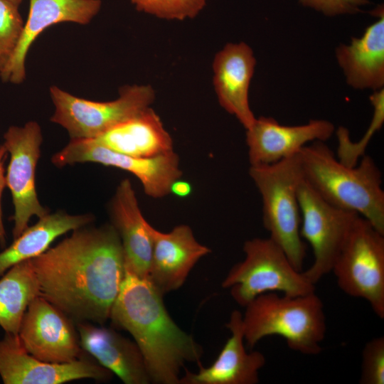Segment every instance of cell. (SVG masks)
<instances>
[{
	"label": "cell",
	"instance_id": "cell-29",
	"mask_svg": "<svg viewBox=\"0 0 384 384\" xmlns=\"http://www.w3.org/2000/svg\"><path fill=\"white\" fill-rule=\"evenodd\" d=\"M306 6L321 11L331 16L344 14H355L361 11L360 6L369 4L368 0H299Z\"/></svg>",
	"mask_w": 384,
	"mask_h": 384
},
{
	"label": "cell",
	"instance_id": "cell-3",
	"mask_svg": "<svg viewBox=\"0 0 384 384\" xmlns=\"http://www.w3.org/2000/svg\"><path fill=\"white\" fill-rule=\"evenodd\" d=\"M324 142H311L298 154L303 178L326 202L358 214L384 233V191L379 167L366 154L355 166H346Z\"/></svg>",
	"mask_w": 384,
	"mask_h": 384
},
{
	"label": "cell",
	"instance_id": "cell-21",
	"mask_svg": "<svg viewBox=\"0 0 384 384\" xmlns=\"http://www.w3.org/2000/svg\"><path fill=\"white\" fill-rule=\"evenodd\" d=\"M378 20L368 26L360 38L349 45L341 44L336 57L347 83L355 89H373L384 85V12L383 5L372 11Z\"/></svg>",
	"mask_w": 384,
	"mask_h": 384
},
{
	"label": "cell",
	"instance_id": "cell-24",
	"mask_svg": "<svg viewBox=\"0 0 384 384\" xmlns=\"http://www.w3.org/2000/svg\"><path fill=\"white\" fill-rule=\"evenodd\" d=\"M40 286L30 260L9 268L0 279V326L17 335L30 303L40 296Z\"/></svg>",
	"mask_w": 384,
	"mask_h": 384
},
{
	"label": "cell",
	"instance_id": "cell-16",
	"mask_svg": "<svg viewBox=\"0 0 384 384\" xmlns=\"http://www.w3.org/2000/svg\"><path fill=\"white\" fill-rule=\"evenodd\" d=\"M152 255L148 279L162 294L185 282L198 261L210 252L195 238L191 228L180 225L169 233L151 227Z\"/></svg>",
	"mask_w": 384,
	"mask_h": 384
},
{
	"label": "cell",
	"instance_id": "cell-6",
	"mask_svg": "<svg viewBox=\"0 0 384 384\" xmlns=\"http://www.w3.org/2000/svg\"><path fill=\"white\" fill-rule=\"evenodd\" d=\"M243 251L244 260L230 270L222 282L239 305L245 307L259 295L269 292L289 296L315 292V284L293 266L270 238L248 240Z\"/></svg>",
	"mask_w": 384,
	"mask_h": 384
},
{
	"label": "cell",
	"instance_id": "cell-2",
	"mask_svg": "<svg viewBox=\"0 0 384 384\" xmlns=\"http://www.w3.org/2000/svg\"><path fill=\"white\" fill-rule=\"evenodd\" d=\"M163 296L146 277L125 267L110 315L113 326L129 333L140 349L151 383L179 384L186 362L201 364L203 348L169 314Z\"/></svg>",
	"mask_w": 384,
	"mask_h": 384
},
{
	"label": "cell",
	"instance_id": "cell-1",
	"mask_svg": "<svg viewBox=\"0 0 384 384\" xmlns=\"http://www.w3.org/2000/svg\"><path fill=\"white\" fill-rule=\"evenodd\" d=\"M30 261L41 296L75 324L102 325L110 319L125 275L122 242L112 224L76 229Z\"/></svg>",
	"mask_w": 384,
	"mask_h": 384
},
{
	"label": "cell",
	"instance_id": "cell-26",
	"mask_svg": "<svg viewBox=\"0 0 384 384\" xmlns=\"http://www.w3.org/2000/svg\"><path fill=\"white\" fill-rule=\"evenodd\" d=\"M18 6L12 1L0 0V75L7 68L23 29Z\"/></svg>",
	"mask_w": 384,
	"mask_h": 384
},
{
	"label": "cell",
	"instance_id": "cell-10",
	"mask_svg": "<svg viewBox=\"0 0 384 384\" xmlns=\"http://www.w3.org/2000/svg\"><path fill=\"white\" fill-rule=\"evenodd\" d=\"M42 141L41 127L33 121L23 127L11 126L4 134L3 144L10 154L6 182L14 208L12 217L14 239L28 227L31 217L40 218L48 213L38 200L35 183Z\"/></svg>",
	"mask_w": 384,
	"mask_h": 384
},
{
	"label": "cell",
	"instance_id": "cell-14",
	"mask_svg": "<svg viewBox=\"0 0 384 384\" xmlns=\"http://www.w3.org/2000/svg\"><path fill=\"white\" fill-rule=\"evenodd\" d=\"M334 132V125L325 119L286 126L272 117L261 116L246 129L250 164H271L295 156L309 142H326Z\"/></svg>",
	"mask_w": 384,
	"mask_h": 384
},
{
	"label": "cell",
	"instance_id": "cell-13",
	"mask_svg": "<svg viewBox=\"0 0 384 384\" xmlns=\"http://www.w3.org/2000/svg\"><path fill=\"white\" fill-rule=\"evenodd\" d=\"M112 375L85 355L70 363H49L31 355L18 334L5 333L0 340V377L4 384H62L84 378L105 382Z\"/></svg>",
	"mask_w": 384,
	"mask_h": 384
},
{
	"label": "cell",
	"instance_id": "cell-23",
	"mask_svg": "<svg viewBox=\"0 0 384 384\" xmlns=\"http://www.w3.org/2000/svg\"><path fill=\"white\" fill-rule=\"evenodd\" d=\"M93 220L91 214L70 215L62 210L40 218L0 252V276L14 265L44 252L59 236L87 226Z\"/></svg>",
	"mask_w": 384,
	"mask_h": 384
},
{
	"label": "cell",
	"instance_id": "cell-19",
	"mask_svg": "<svg viewBox=\"0 0 384 384\" xmlns=\"http://www.w3.org/2000/svg\"><path fill=\"white\" fill-rule=\"evenodd\" d=\"M81 347L125 384L151 383L143 356L134 341L91 322L75 324Z\"/></svg>",
	"mask_w": 384,
	"mask_h": 384
},
{
	"label": "cell",
	"instance_id": "cell-18",
	"mask_svg": "<svg viewBox=\"0 0 384 384\" xmlns=\"http://www.w3.org/2000/svg\"><path fill=\"white\" fill-rule=\"evenodd\" d=\"M226 327L230 331L216 360L208 368L199 364L198 373L185 370L179 384H256L265 364L262 353L247 352L245 346L242 314L234 310Z\"/></svg>",
	"mask_w": 384,
	"mask_h": 384
},
{
	"label": "cell",
	"instance_id": "cell-32",
	"mask_svg": "<svg viewBox=\"0 0 384 384\" xmlns=\"http://www.w3.org/2000/svg\"><path fill=\"white\" fill-rule=\"evenodd\" d=\"M10 1H14V3H16V4H18V5H20L23 0H10Z\"/></svg>",
	"mask_w": 384,
	"mask_h": 384
},
{
	"label": "cell",
	"instance_id": "cell-20",
	"mask_svg": "<svg viewBox=\"0 0 384 384\" xmlns=\"http://www.w3.org/2000/svg\"><path fill=\"white\" fill-rule=\"evenodd\" d=\"M112 225L122 245L125 267L148 278L151 255V225L144 218L130 181L122 180L111 203Z\"/></svg>",
	"mask_w": 384,
	"mask_h": 384
},
{
	"label": "cell",
	"instance_id": "cell-25",
	"mask_svg": "<svg viewBox=\"0 0 384 384\" xmlns=\"http://www.w3.org/2000/svg\"><path fill=\"white\" fill-rule=\"evenodd\" d=\"M373 106V116L371 122L362 138L358 142H352L348 130L339 127L336 132L338 148L336 156L338 160L348 166H355L366 155V148L370 141L382 127L384 122V90H375L370 97Z\"/></svg>",
	"mask_w": 384,
	"mask_h": 384
},
{
	"label": "cell",
	"instance_id": "cell-31",
	"mask_svg": "<svg viewBox=\"0 0 384 384\" xmlns=\"http://www.w3.org/2000/svg\"><path fill=\"white\" fill-rule=\"evenodd\" d=\"M191 191V185L188 181L181 180L180 178L176 179L171 183L169 191L170 193L181 198L188 196Z\"/></svg>",
	"mask_w": 384,
	"mask_h": 384
},
{
	"label": "cell",
	"instance_id": "cell-9",
	"mask_svg": "<svg viewBox=\"0 0 384 384\" xmlns=\"http://www.w3.org/2000/svg\"><path fill=\"white\" fill-rule=\"evenodd\" d=\"M297 196L300 235L309 244L314 255L311 265L302 272L316 285L331 271L338 252L360 215L329 203L303 178L297 187Z\"/></svg>",
	"mask_w": 384,
	"mask_h": 384
},
{
	"label": "cell",
	"instance_id": "cell-11",
	"mask_svg": "<svg viewBox=\"0 0 384 384\" xmlns=\"http://www.w3.org/2000/svg\"><path fill=\"white\" fill-rule=\"evenodd\" d=\"M51 161L58 167L94 162L127 171L139 180L145 193L154 198L170 193L171 183L182 175L179 158L174 150L150 157H134L113 151L89 139H71L52 156Z\"/></svg>",
	"mask_w": 384,
	"mask_h": 384
},
{
	"label": "cell",
	"instance_id": "cell-7",
	"mask_svg": "<svg viewBox=\"0 0 384 384\" xmlns=\"http://www.w3.org/2000/svg\"><path fill=\"white\" fill-rule=\"evenodd\" d=\"M331 272L344 293L366 300L380 319L384 318V233L359 216Z\"/></svg>",
	"mask_w": 384,
	"mask_h": 384
},
{
	"label": "cell",
	"instance_id": "cell-28",
	"mask_svg": "<svg viewBox=\"0 0 384 384\" xmlns=\"http://www.w3.org/2000/svg\"><path fill=\"white\" fill-rule=\"evenodd\" d=\"M361 384L384 383V337L368 341L362 351Z\"/></svg>",
	"mask_w": 384,
	"mask_h": 384
},
{
	"label": "cell",
	"instance_id": "cell-12",
	"mask_svg": "<svg viewBox=\"0 0 384 384\" xmlns=\"http://www.w3.org/2000/svg\"><path fill=\"white\" fill-rule=\"evenodd\" d=\"M18 336L31 355L46 362L70 363L85 355L75 322L41 295L28 305Z\"/></svg>",
	"mask_w": 384,
	"mask_h": 384
},
{
	"label": "cell",
	"instance_id": "cell-17",
	"mask_svg": "<svg viewBox=\"0 0 384 384\" xmlns=\"http://www.w3.org/2000/svg\"><path fill=\"white\" fill-rule=\"evenodd\" d=\"M255 65L252 50L242 42L226 44L213 62V85L218 102L245 129L256 119L248 97Z\"/></svg>",
	"mask_w": 384,
	"mask_h": 384
},
{
	"label": "cell",
	"instance_id": "cell-27",
	"mask_svg": "<svg viewBox=\"0 0 384 384\" xmlns=\"http://www.w3.org/2000/svg\"><path fill=\"white\" fill-rule=\"evenodd\" d=\"M136 9L167 20H184L197 16L206 0H130Z\"/></svg>",
	"mask_w": 384,
	"mask_h": 384
},
{
	"label": "cell",
	"instance_id": "cell-8",
	"mask_svg": "<svg viewBox=\"0 0 384 384\" xmlns=\"http://www.w3.org/2000/svg\"><path fill=\"white\" fill-rule=\"evenodd\" d=\"M50 95L55 106L50 121L65 129L71 139H93L150 107L155 98L149 85L124 87L118 98L107 102L80 98L55 85Z\"/></svg>",
	"mask_w": 384,
	"mask_h": 384
},
{
	"label": "cell",
	"instance_id": "cell-15",
	"mask_svg": "<svg viewBox=\"0 0 384 384\" xmlns=\"http://www.w3.org/2000/svg\"><path fill=\"white\" fill-rule=\"evenodd\" d=\"M100 0H30L27 20L1 80L21 84L26 78V59L30 47L47 28L62 22L87 24L97 14Z\"/></svg>",
	"mask_w": 384,
	"mask_h": 384
},
{
	"label": "cell",
	"instance_id": "cell-22",
	"mask_svg": "<svg viewBox=\"0 0 384 384\" xmlns=\"http://www.w3.org/2000/svg\"><path fill=\"white\" fill-rule=\"evenodd\" d=\"M89 140L134 157H150L174 150L171 135L150 107Z\"/></svg>",
	"mask_w": 384,
	"mask_h": 384
},
{
	"label": "cell",
	"instance_id": "cell-4",
	"mask_svg": "<svg viewBox=\"0 0 384 384\" xmlns=\"http://www.w3.org/2000/svg\"><path fill=\"white\" fill-rule=\"evenodd\" d=\"M245 308L242 329L248 348L267 336H279L300 353L314 356L321 351L326 323L323 302L315 292L300 296L265 293Z\"/></svg>",
	"mask_w": 384,
	"mask_h": 384
},
{
	"label": "cell",
	"instance_id": "cell-5",
	"mask_svg": "<svg viewBox=\"0 0 384 384\" xmlns=\"http://www.w3.org/2000/svg\"><path fill=\"white\" fill-rule=\"evenodd\" d=\"M249 175L261 196L262 223L269 238L302 271L306 244L300 235L297 187L303 176L299 154L271 164L250 166Z\"/></svg>",
	"mask_w": 384,
	"mask_h": 384
},
{
	"label": "cell",
	"instance_id": "cell-30",
	"mask_svg": "<svg viewBox=\"0 0 384 384\" xmlns=\"http://www.w3.org/2000/svg\"><path fill=\"white\" fill-rule=\"evenodd\" d=\"M8 151L4 144L0 145V247L4 248L6 245V231L3 223L1 210V196L4 188L6 186L4 164Z\"/></svg>",
	"mask_w": 384,
	"mask_h": 384
}]
</instances>
